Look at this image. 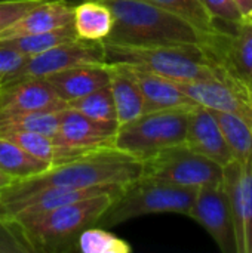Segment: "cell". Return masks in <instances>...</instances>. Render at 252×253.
Returning <instances> with one entry per match:
<instances>
[{
  "label": "cell",
  "mask_w": 252,
  "mask_h": 253,
  "mask_svg": "<svg viewBox=\"0 0 252 253\" xmlns=\"http://www.w3.org/2000/svg\"><path fill=\"white\" fill-rule=\"evenodd\" d=\"M24 61H25V56L22 53L0 43V76H1V80L7 74L18 70Z\"/></svg>",
  "instance_id": "1f68e13d"
},
{
  "label": "cell",
  "mask_w": 252,
  "mask_h": 253,
  "mask_svg": "<svg viewBox=\"0 0 252 253\" xmlns=\"http://www.w3.org/2000/svg\"><path fill=\"white\" fill-rule=\"evenodd\" d=\"M77 249L83 253H129L132 246L107 228L94 225L80 233Z\"/></svg>",
  "instance_id": "4316f807"
},
{
  "label": "cell",
  "mask_w": 252,
  "mask_h": 253,
  "mask_svg": "<svg viewBox=\"0 0 252 253\" xmlns=\"http://www.w3.org/2000/svg\"><path fill=\"white\" fill-rule=\"evenodd\" d=\"M116 194L92 196L9 224H12L31 253L73 251L77 249L80 233L98 224Z\"/></svg>",
  "instance_id": "3957f363"
},
{
  "label": "cell",
  "mask_w": 252,
  "mask_h": 253,
  "mask_svg": "<svg viewBox=\"0 0 252 253\" xmlns=\"http://www.w3.org/2000/svg\"><path fill=\"white\" fill-rule=\"evenodd\" d=\"M223 184L233 215L238 253H252V160L226 165Z\"/></svg>",
  "instance_id": "8fae6325"
},
{
  "label": "cell",
  "mask_w": 252,
  "mask_h": 253,
  "mask_svg": "<svg viewBox=\"0 0 252 253\" xmlns=\"http://www.w3.org/2000/svg\"><path fill=\"white\" fill-rule=\"evenodd\" d=\"M79 39L73 24L45 31V33H37V34H30V36H22V37H15V39H7V40H0V43L18 50L22 53L25 58L37 55L40 52H45L50 47H55L61 43L71 42Z\"/></svg>",
  "instance_id": "d4e9b609"
},
{
  "label": "cell",
  "mask_w": 252,
  "mask_h": 253,
  "mask_svg": "<svg viewBox=\"0 0 252 253\" xmlns=\"http://www.w3.org/2000/svg\"><path fill=\"white\" fill-rule=\"evenodd\" d=\"M94 64H105L102 43L76 39L25 58L18 70L3 77L1 84H9L25 79H45L67 68Z\"/></svg>",
  "instance_id": "ba28073f"
},
{
  "label": "cell",
  "mask_w": 252,
  "mask_h": 253,
  "mask_svg": "<svg viewBox=\"0 0 252 253\" xmlns=\"http://www.w3.org/2000/svg\"><path fill=\"white\" fill-rule=\"evenodd\" d=\"M196 193L198 188L140 176L122 187L97 225L110 230L126 221L153 213H181L189 216Z\"/></svg>",
  "instance_id": "5b68a950"
},
{
  "label": "cell",
  "mask_w": 252,
  "mask_h": 253,
  "mask_svg": "<svg viewBox=\"0 0 252 253\" xmlns=\"http://www.w3.org/2000/svg\"><path fill=\"white\" fill-rule=\"evenodd\" d=\"M241 12L244 24H251L252 22V0H233Z\"/></svg>",
  "instance_id": "d6a6232c"
},
{
  "label": "cell",
  "mask_w": 252,
  "mask_h": 253,
  "mask_svg": "<svg viewBox=\"0 0 252 253\" xmlns=\"http://www.w3.org/2000/svg\"><path fill=\"white\" fill-rule=\"evenodd\" d=\"M42 0H28V1H0V31L7 28L12 22L21 18L33 6Z\"/></svg>",
  "instance_id": "4dcf8cb0"
},
{
  "label": "cell",
  "mask_w": 252,
  "mask_h": 253,
  "mask_svg": "<svg viewBox=\"0 0 252 253\" xmlns=\"http://www.w3.org/2000/svg\"><path fill=\"white\" fill-rule=\"evenodd\" d=\"M189 216L214 239L223 253H238V239L223 181L198 188Z\"/></svg>",
  "instance_id": "9c48e42d"
},
{
  "label": "cell",
  "mask_w": 252,
  "mask_h": 253,
  "mask_svg": "<svg viewBox=\"0 0 252 253\" xmlns=\"http://www.w3.org/2000/svg\"><path fill=\"white\" fill-rule=\"evenodd\" d=\"M102 46L105 64L110 65L137 67L174 82L227 79L202 44L131 46L102 42Z\"/></svg>",
  "instance_id": "277c9868"
},
{
  "label": "cell",
  "mask_w": 252,
  "mask_h": 253,
  "mask_svg": "<svg viewBox=\"0 0 252 253\" xmlns=\"http://www.w3.org/2000/svg\"><path fill=\"white\" fill-rule=\"evenodd\" d=\"M113 13L107 43L131 46L202 44L209 36L184 18L147 0H102Z\"/></svg>",
  "instance_id": "6da1fadb"
},
{
  "label": "cell",
  "mask_w": 252,
  "mask_h": 253,
  "mask_svg": "<svg viewBox=\"0 0 252 253\" xmlns=\"http://www.w3.org/2000/svg\"><path fill=\"white\" fill-rule=\"evenodd\" d=\"M137 82L144 99V113L193 108L196 104L177 86L174 80L149 73L146 70L125 65Z\"/></svg>",
  "instance_id": "e0dca14e"
},
{
  "label": "cell",
  "mask_w": 252,
  "mask_h": 253,
  "mask_svg": "<svg viewBox=\"0 0 252 253\" xmlns=\"http://www.w3.org/2000/svg\"><path fill=\"white\" fill-rule=\"evenodd\" d=\"M0 136H4L33 154L34 157L48 162L50 166L62 165L71 160H76L94 150H83V148H73L65 147L59 142H56L50 136H45L40 133L33 132H19V130H4L0 132ZM97 151V150H95Z\"/></svg>",
  "instance_id": "d6986e66"
},
{
  "label": "cell",
  "mask_w": 252,
  "mask_h": 253,
  "mask_svg": "<svg viewBox=\"0 0 252 253\" xmlns=\"http://www.w3.org/2000/svg\"><path fill=\"white\" fill-rule=\"evenodd\" d=\"M50 168L48 162L34 157L10 139L0 136V170L13 181L42 175Z\"/></svg>",
  "instance_id": "7402d4cb"
},
{
  "label": "cell",
  "mask_w": 252,
  "mask_h": 253,
  "mask_svg": "<svg viewBox=\"0 0 252 253\" xmlns=\"http://www.w3.org/2000/svg\"><path fill=\"white\" fill-rule=\"evenodd\" d=\"M0 253H31L12 224L0 219Z\"/></svg>",
  "instance_id": "f546056e"
},
{
  "label": "cell",
  "mask_w": 252,
  "mask_h": 253,
  "mask_svg": "<svg viewBox=\"0 0 252 253\" xmlns=\"http://www.w3.org/2000/svg\"><path fill=\"white\" fill-rule=\"evenodd\" d=\"M184 144L223 168L235 160L214 113L201 105L190 110Z\"/></svg>",
  "instance_id": "5bb4252c"
},
{
  "label": "cell",
  "mask_w": 252,
  "mask_h": 253,
  "mask_svg": "<svg viewBox=\"0 0 252 253\" xmlns=\"http://www.w3.org/2000/svg\"><path fill=\"white\" fill-rule=\"evenodd\" d=\"M150 3H154L181 18L193 24L196 28H199L206 36L215 34V27L208 15V12L203 7L202 0H147Z\"/></svg>",
  "instance_id": "83f0119b"
},
{
  "label": "cell",
  "mask_w": 252,
  "mask_h": 253,
  "mask_svg": "<svg viewBox=\"0 0 252 253\" xmlns=\"http://www.w3.org/2000/svg\"><path fill=\"white\" fill-rule=\"evenodd\" d=\"M143 163L114 148L91 151L76 160L52 166L42 175L13 181L1 190L3 194H27L46 187L95 188L123 187L141 176Z\"/></svg>",
  "instance_id": "7a4b0ae2"
},
{
  "label": "cell",
  "mask_w": 252,
  "mask_h": 253,
  "mask_svg": "<svg viewBox=\"0 0 252 253\" xmlns=\"http://www.w3.org/2000/svg\"><path fill=\"white\" fill-rule=\"evenodd\" d=\"M67 107L97 122L117 123L116 108H114V102H113V96H111V90L108 84L82 98L67 102Z\"/></svg>",
  "instance_id": "484cf974"
},
{
  "label": "cell",
  "mask_w": 252,
  "mask_h": 253,
  "mask_svg": "<svg viewBox=\"0 0 252 253\" xmlns=\"http://www.w3.org/2000/svg\"><path fill=\"white\" fill-rule=\"evenodd\" d=\"M0 87H1V76H0Z\"/></svg>",
  "instance_id": "d590c367"
},
{
  "label": "cell",
  "mask_w": 252,
  "mask_h": 253,
  "mask_svg": "<svg viewBox=\"0 0 252 253\" xmlns=\"http://www.w3.org/2000/svg\"><path fill=\"white\" fill-rule=\"evenodd\" d=\"M73 27L79 39L104 42L113 28V13L102 0H85L73 6Z\"/></svg>",
  "instance_id": "44dd1931"
},
{
  "label": "cell",
  "mask_w": 252,
  "mask_h": 253,
  "mask_svg": "<svg viewBox=\"0 0 252 253\" xmlns=\"http://www.w3.org/2000/svg\"><path fill=\"white\" fill-rule=\"evenodd\" d=\"M217 33H232L244 24L241 12L233 0H202Z\"/></svg>",
  "instance_id": "f1b7e54d"
},
{
  "label": "cell",
  "mask_w": 252,
  "mask_h": 253,
  "mask_svg": "<svg viewBox=\"0 0 252 253\" xmlns=\"http://www.w3.org/2000/svg\"><path fill=\"white\" fill-rule=\"evenodd\" d=\"M141 163V176L172 185L201 188L223 181V166L195 153L186 144L165 148Z\"/></svg>",
  "instance_id": "52a82bcc"
},
{
  "label": "cell",
  "mask_w": 252,
  "mask_h": 253,
  "mask_svg": "<svg viewBox=\"0 0 252 253\" xmlns=\"http://www.w3.org/2000/svg\"><path fill=\"white\" fill-rule=\"evenodd\" d=\"M192 108L143 113L140 117L119 125L114 150L144 162L159 151L184 144Z\"/></svg>",
  "instance_id": "8992f818"
},
{
  "label": "cell",
  "mask_w": 252,
  "mask_h": 253,
  "mask_svg": "<svg viewBox=\"0 0 252 253\" xmlns=\"http://www.w3.org/2000/svg\"><path fill=\"white\" fill-rule=\"evenodd\" d=\"M73 24V4L67 0H42L0 31V40L45 33Z\"/></svg>",
  "instance_id": "2e32d148"
},
{
  "label": "cell",
  "mask_w": 252,
  "mask_h": 253,
  "mask_svg": "<svg viewBox=\"0 0 252 253\" xmlns=\"http://www.w3.org/2000/svg\"><path fill=\"white\" fill-rule=\"evenodd\" d=\"M205 47L224 76L252 96V22L209 36Z\"/></svg>",
  "instance_id": "30bf717a"
},
{
  "label": "cell",
  "mask_w": 252,
  "mask_h": 253,
  "mask_svg": "<svg viewBox=\"0 0 252 253\" xmlns=\"http://www.w3.org/2000/svg\"><path fill=\"white\" fill-rule=\"evenodd\" d=\"M110 90L116 108L117 123L123 125L144 113V99L140 87L125 65H110Z\"/></svg>",
  "instance_id": "ffe728a7"
},
{
  "label": "cell",
  "mask_w": 252,
  "mask_h": 253,
  "mask_svg": "<svg viewBox=\"0 0 252 253\" xmlns=\"http://www.w3.org/2000/svg\"><path fill=\"white\" fill-rule=\"evenodd\" d=\"M67 104L45 79H25L0 87V111H59Z\"/></svg>",
  "instance_id": "9a60e30c"
},
{
  "label": "cell",
  "mask_w": 252,
  "mask_h": 253,
  "mask_svg": "<svg viewBox=\"0 0 252 253\" xmlns=\"http://www.w3.org/2000/svg\"><path fill=\"white\" fill-rule=\"evenodd\" d=\"M45 80L58 98L67 104L108 84L110 67L108 64L79 65L50 74L45 77Z\"/></svg>",
  "instance_id": "ac0fdd59"
},
{
  "label": "cell",
  "mask_w": 252,
  "mask_h": 253,
  "mask_svg": "<svg viewBox=\"0 0 252 253\" xmlns=\"http://www.w3.org/2000/svg\"><path fill=\"white\" fill-rule=\"evenodd\" d=\"M0 1H28V0H0Z\"/></svg>",
  "instance_id": "e575fe53"
},
{
  "label": "cell",
  "mask_w": 252,
  "mask_h": 253,
  "mask_svg": "<svg viewBox=\"0 0 252 253\" xmlns=\"http://www.w3.org/2000/svg\"><path fill=\"white\" fill-rule=\"evenodd\" d=\"M65 110V108H64ZM59 111H0V132L19 130L55 138L61 114Z\"/></svg>",
  "instance_id": "603a6c76"
},
{
  "label": "cell",
  "mask_w": 252,
  "mask_h": 253,
  "mask_svg": "<svg viewBox=\"0 0 252 253\" xmlns=\"http://www.w3.org/2000/svg\"><path fill=\"white\" fill-rule=\"evenodd\" d=\"M196 104L214 111L235 113L252 122V96L227 79L175 82Z\"/></svg>",
  "instance_id": "7c38bea8"
},
{
  "label": "cell",
  "mask_w": 252,
  "mask_h": 253,
  "mask_svg": "<svg viewBox=\"0 0 252 253\" xmlns=\"http://www.w3.org/2000/svg\"><path fill=\"white\" fill-rule=\"evenodd\" d=\"M117 127V123L97 122L67 107L61 114L59 127L53 139L73 148L110 150L114 148Z\"/></svg>",
  "instance_id": "4fadbf2b"
},
{
  "label": "cell",
  "mask_w": 252,
  "mask_h": 253,
  "mask_svg": "<svg viewBox=\"0 0 252 253\" xmlns=\"http://www.w3.org/2000/svg\"><path fill=\"white\" fill-rule=\"evenodd\" d=\"M13 182V179L10 178V176H7L6 173H3L1 170H0V191L1 190H4L6 187H9L10 184Z\"/></svg>",
  "instance_id": "836d02e7"
},
{
  "label": "cell",
  "mask_w": 252,
  "mask_h": 253,
  "mask_svg": "<svg viewBox=\"0 0 252 253\" xmlns=\"http://www.w3.org/2000/svg\"><path fill=\"white\" fill-rule=\"evenodd\" d=\"M221 127L226 142L238 162L252 160V122L248 119L226 111L211 110Z\"/></svg>",
  "instance_id": "cb8c5ba5"
}]
</instances>
